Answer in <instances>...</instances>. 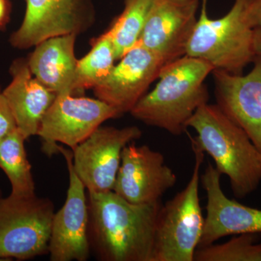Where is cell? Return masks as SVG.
I'll return each instance as SVG.
<instances>
[{"label":"cell","mask_w":261,"mask_h":261,"mask_svg":"<svg viewBox=\"0 0 261 261\" xmlns=\"http://www.w3.org/2000/svg\"><path fill=\"white\" fill-rule=\"evenodd\" d=\"M91 253L102 261H152L161 202L130 203L116 192H88Z\"/></svg>","instance_id":"cell-1"},{"label":"cell","mask_w":261,"mask_h":261,"mask_svg":"<svg viewBox=\"0 0 261 261\" xmlns=\"http://www.w3.org/2000/svg\"><path fill=\"white\" fill-rule=\"evenodd\" d=\"M214 69L207 62L188 56L167 63L154 88L141 98L130 115L148 126L181 135L197 110L208 103L205 82Z\"/></svg>","instance_id":"cell-2"},{"label":"cell","mask_w":261,"mask_h":261,"mask_svg":"<svg viewBox=\"0 0 261 261\" xmlns=\"http://www.w3.org/2000/svg\"><path fill=\"white\" fill-rule=\"evenodd\" d=\"M189 127L197 134L190 137L191 143L208 154L218 171L228 176L235 197L244 198L256 190L261 182V152L217 105L199 108Z\"/></svg>","instance_id":"cell-3"},{"label":"cell","mask_w":261,"mask_h":261,"mask_svg":"<svg viewBox=\"0 0 261 261\" xmlns=\"http://www.w3.org/2000/svg\"><path fill=\"white\" fill-rule=\"evenodd\" d=\"M249 0H234L227 14L212 19L207 13V0H202L200 14L188 44L186 56L210 63L215 69L243 74L253 63V29L245 20Z\"/></svg>","instance_id":"cell-4"},{"label":"cell","mask_w":261,"mask_h":261,"mask_svg":"<svg viewBox=\"0 0 261 261\" xmlns=\"http://www.w3.org/2000/svg\"><path fill=\"white\" fill-rule=\"evenodd\" d=\"M195 166L188 185L161 205L156 221L152 261H194L205 218L200 197V171L205 152L192 143Z\"/></svg>","instance_id":"cell-5"},{"label":"cell","mask_w":261,"mask_h":261,"mask_svg":"<svg viewBox=\"0 0 261 261\" xmlns=\"http://www.w3.org/2000/svg\"><path fill=\"white\" fill-rule=\"evenodd\" d=\"M53 201L10 194L0 200V260H27L48 254Z\"/></svg>","instance_id":"cell-6"},{"label":"cell","mask_w":261,"mask_h":261,"mask_svg":"<svg viewBox=\"0 0 261 261\" xmlns=\"http://www.w3.org/2000/svg\"><path fill=\"white\" fill-rule=\"evenodd\" d=\"M121 116L99 99L57 94L43 118L37 136L47 155L59 153L58 143L74 149L108 120Z\"/></svg>","instance_id":"cell-7"},{"label":"cell","mask_w":261,"mask_h":261,"mask_svg":"<svg viewBox=\"0 0 261 261\" xmlns=\"http://www.w3.org/2000/svg\"><path fill=\"white\" fill-rule=\"evenodd\" d=\"M142 137L137 126H99L73 152V167L88 192L113 191L123 149Z\"/></svg>","instance_id":"cell-8"},{"label":"cell","mask_w":261,"mask_h":261,"mask_svg":"<svg viewBox=\"0 0 261 261\" xmlns=\"http://www.w3.org/2000/svg\"><path fill=\"white\" fill-rule=\"evenodd\" d=\"M58 152L66 161L69 186L64 205L53 216L48 254L51 261H87L91 255L87 189L73 169L72 150L59 145Z\"/></svg>","instance_id":"cell-9"},{"label":"cell","mask_w":261,"mask_h":261,"mask_svg":"<svg viewBox=\"0 0 261 261\" xmlns=\"http://www.w3.org/2000/svg\"><path fill=\"white\" fill-rule=\"evenodd\" d=\"M93 14L91 0H25L23 22L10 36V44L27 49L49 38L78 35Z\"/></svg>","instance_id":"cell-10"},{"label":"cell","mask_w":261,"mask_h":261,"mask_svg":"<svg viewBox=\"0 0 261 261\" xmlns=\"http://www.w3.org/2000/svg\"><path fill=\"white\" fill-rule=\"evenodd\" d=\"M134 142L123 149L113 191L137 205L161 202V197L176 185L177 176L161 152Z\"/></svg>","instance_id":"cell-11"},{"label":"cell","mask_w":261,"mask_h":261,"mask_svg":"<svg viewBox=\"0 0 261 261\" xmlns=\"http://www.w3.org/2000/svg\"><path fill=\"white\" fill-rule=\"evenodd\" d=\"M200 0H153L138 43L165 64L186 56Z\"/></svg>","instance_id":"cell-12"},{"label":"cell","mask_w":261,"mask_h":261,"mask_svg":"<svg viewBox=\"0 0 261 261\" xmlns=\"http://www.w3.org/2000/svg\"><path fill=\"white\" fill-rule=\"evenodd\" d=\"M119 61L93 89L97 99L112 106L121 116L130 113L147 93L149 86L159 79L166 64L138 42Z\"/></svg>","instance_id":"cell-13"},{"label":"cell","mask_w":261,"mask_h":261,"mask_svg":"<svg viewBox=\"0 0 261 261\" xmlns=\"http://www.w3.org/2000/svg\"><path fill=\"white\" fill-rule=\"evenodd\" d=\"M250 73L233 74L214 69L216 105L247 134L261 152V58L256 57Z\"/></svg>","instance_id":"cell-14"},{"label":"cell","mask_w":261,"mask_h":261,"mask_svg":"<svg viewBox=\"0 0 261 261\" xmlns=\"http://www.w3.org/2000/svg\"><path fill=\"white\" fill-rule=\"evenodd\" d=\"M221 176L209 162L200 177L207 195V205L199 247L211 245L230 235L261 233V210L226 197L221 188Z\"/></svg>","instance_id":"cell-15"},{"label":"cell","mask_w":261,"mask_h":261,"mask_svg":"<svg viewBox=\"0 0 261 261\" xmlns=\"http://www.w3.org/2000/svg\"><path fill=\"white\" fill-rule=\"evenodd\" d=\"M12 80L3 90L16 123L25 140L37 136L46 113L57 94L34 76L27 59L18 58L10 68Z\"/></svg>","instance_id":"cell-16"},{"label":"cell","mask_w":261,"mask_h":261,"mask_svg":"<svg viewBox=\"0 0 261 261\" xmlns=\"http://www.w3.org/2000/svg\"><path fill=\"white\" fill-rule=\"evenodd\" d=\"M75 34L49 38L35 46L27 61L32 74L56 94L75 93Z\"/></svg>","instance_id":"cell-17"},{"label":"cell","mask_w":261,"mask_h":261,"mask_svg":"<svg viewBox=\"0 0 261 261\" xmlns=\"http://www.w3.org/2000/svg\"><path fill=\"white\" fill-rule=\"evenodd\" d=\"M25 140L18 128L0 140V168L11 185L10 194L15 195L36 194L32 165L25 148Z\"/></svg>","instance_id":"cell-18"},{"label":"cell","mask_w":261,"mask_h":261,"mask_svg":"<svg viewBox=\"0 0 261 261\" xmlns=\"http://www.w3.org/2000/svg\"><path fill=\"white\" fill-rule=\"evenodd\" d=\"M114 46L107 32L92 42V49L77 62L74 91L94 88L109 75L116 61Z\"/></svg>","instance_id":"cell-19"},{"label":"cell","mask_w":261,"mask_h":261,"mask_svg":"<svg viewBox=\"0 0 261 261\" xmlns=\"http://www.w3.org/2000/svg\"><path fill=\"white\" fill-rule=\"evenodd\" d=\"M153 0H124V8L107 32L112 39L116 61L138 42Z\"/></svg>","instance_id":"cell-20"},{"label":"cell","mask_w":261,"mask_h":261,"mask_svg":"<svg viewBox=\"0 0 261 261\" xmlns=\"http://www.w3.org/2000/svg\"><path fill=\"white\" fill-rule=\"evenodd\" d=\"M258 233L238 235L223 244L197 247L194 261H261Z\"/></svg>","instance_id":"cell-21"},{"label":"cell","mask_w":261,"mask_h":261,"mask_svg":"<svg viewBox=\"0 0 261 261\" xmlns=\"http://www.w3.org/2000/svg\"><path fill=\"white\" fill-rule=\"evenodd\" d=\"M16 128L14 117L0 87V140Z\"/></svg>","instance_id":"cell-22"},{"label":"cell","mask_w":261,"mask_h":261,"mask_svg":"<svg viewBox=\"0 0 261 261\" xmlns=\"http://www.w3.org/2000/svg\"><path fill=\"white\" fill-rule=\"evenodd\" d=\"M245 20L252 29L261 27V0H249L245 8Z\"/></svg>","instance_id":"cell-23"},{"label":"cell","mask_w":261,"mask_h":261,"mask_svg":"<svg viewBox=\"0 0 261 261\" xmlns=\"http://www.w3.org/2000/svg\"><path fill=\"white\" fill-rule=\"evenodd\" d=\"M11 11V0H0V31L6 29L10 20Z\"/></svg>","instance_id":"cell-24"},{"label":"cell","mask_w":261,"mask_h":261,"mask_svg":"<svg viewBox=\"0 0 261 261\" xmlns=\"http://www.w3.org/2000/svg\"><path fill=\"white\" fill-rule=\"evenodd\" d=\"M252 44H253V50L255 57L261 58V27L253 29Z\"/></svg>","instance_id":"cell-25"},{"label":"cell","mask_w":261,"mask_h":261,"mask_svg":"<svg viewBox=\"0 0 261 261\" xmlns=\"http://www.w3.org/2000/svg\"><path fill=\"white\" fill-rule=\"evenodd\" d=\"M2 198H3V196H2V192L0 191V200H2Z\"/></svg>","instance_id":"cell-26"},{"label":"cell","mask_w":261,"mask_h":261,"mask_svg":"<svg viewBox=\"0 0 261 261\" xmlns=\"http://www.w3.org/2000/svg\"><path fill=\"white\" fill-rule=\"evenodd\" d=\"M0 261H2L1 260H0Z\"/></svg>","instance_id":"cell-27"}]
</instances>
